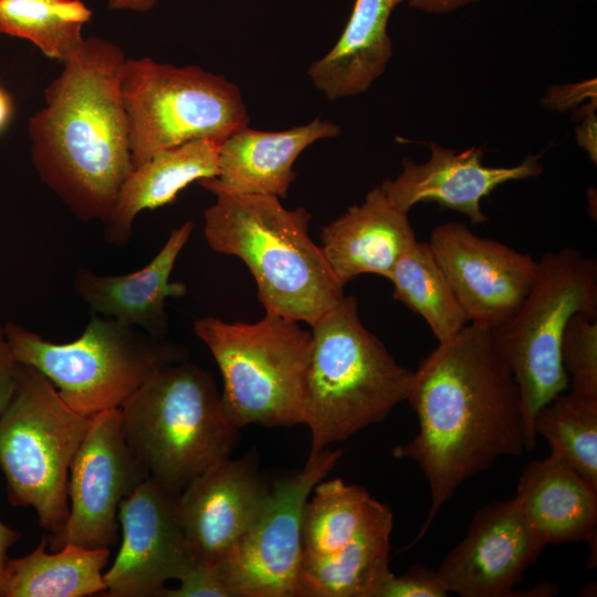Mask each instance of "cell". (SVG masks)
<instances>
[{
  "label": "cell",
  "instance_id": "cell-1",
  "mask_svg": "<svg viewBox=\"0 0 597 597\" xmlns=\"http://www.w3.org/2000/svg\"><path fill=\"white\" fill-rule=\"evenodd\" d=\"M407 400L419 431L392 454L419 465L431 501L419 533L405 549L425 537L464 481L501 457L527 451L520 390L488 327L469 323L439 343L413 370Z\"/></svg>",
  "mask_w": 597,
  "mask_h": 597
},
{
  "label": "cell",
  "instance_id": "cell-2",
  "mask_svg": "<svg viewBox=\"0 0 597 597\" xmlns=\"http://www.w3.org/2000/svg\"><path fill=\"white\" fill-rule=\"evenodd\" d=\"M119 46L84 39L45 88V106L28 124L41 179L81 220L107 219L134 168L121 76Z\"/></svg>",
  "mask_w": 597,
  "mask_h": 597
},
{
  "label": "cell",
  "instance_id": "cell-3",
  "mask_svg": "<svg viewBox=\"0 0 597 597\" xmlns=\"http://www.w3.org/2000/svg\"><path fill=\"white\" fill-rule=\"evenodd\" d=\"M203 233L216 252L241 259L266 314L311 327L345 295L308 233L310 212L287 209L270 195L216 193Z\"/></svg>",
  "mask_w": 597,
  "mask_h": 597
},
{
  "label": "cell",
  "instance_id": "cell-4",
  "mask_svg": "<svg viewBox=\"0 0 597 597\" xmlns=\"http://www.w3.org/2000/svg\"><path fill=\"white\" fill-rule=\"evenodd\" d=\"M311 333L303 425L311 431L310 454H316L383 421L407 400L413 370L364 326L353 295H344Z\"/></svg>",
  "mask_w": 597,
  "mask_h": 597
},
{
  "label": "cell",
  "instance_id": "cell-5",
  "mask_svg": "<svg viewBox=\"0 0 597 597\" xmlns=\"http://www.w3.org/2000/svg\"><path fill=\"white\" fill-rule=\"evenodd\" d=\"M121 412L126 441L148 476L178 492L230 457L239 440L212 376L186 359L155 371Z\"/></svg>",
  "mask_w": 597,
  "mask_h": 597
},
{
  "label": "cell",
  "instance_id": "cell-6",
  "mask_svg": "<svg viewBox=\"0 0 597 597\" xmlns=\"http://www.w3.org/2000/svg\"><path fill=\"white\" fill-rule=\"evenodd\" d=\"M193 332L220 369L222 408L237 428L304 423L311 332L298 322L266 313L255 323L202 317Z\"/></svg>",
  "mask_w": 597,
  "mask_h": 597
},
{
  "label": "cell",
  "instance_id": "cell-7",
  "mask_svg": "<svg viewBox=\"0 0 597 597\" xmlns=\"http://www.w3.org/2000/svg\"><path fill=\"white\" fill-rule=\"evenodd\" d=\"M88 421L42 373L20 364L15 390L0 413V469L10 503L35 511L49 547L67 521L70 467Z\"/></svg>",
  "mask_w": 597,
  "mask_h": 597
},
{
  "label": "cell",
  "instance_id": "cell-8",
  "mask_svg": "<svg viewBox=\"0 0 597 597\" xmlns=\"http://www.w3.org/2000/svg\"><path fill=\"white\" fill-rule=\"evenodd\" d=\"M578 313L597 317V264L579 250L565 247L542 255L519 310L491 329L494 346L520 390L527 451L536 443L533 421L537 410L568 387L561 343L568 321Z\"/></svg>",
  "mask_w": 597,
  "mask_h": 597
},
{
  "label": "cell",
  "instance_id": "cell-9",
  "mask_svg": "<svg viewBox=\"0 0 597 597\" xmlns=\"http://www.w3.org/2000/svg\"><path fill=\"white\" fill-rule=\"evenodd\" d=\"M3 328L14 359L42 373L88 418L121 408L159 368L186 359L182 348L100 315L67 343L46 341L13 322Z\"/></svg>",
  "mask_w": 597,
  "mask_h": 597
},
{
  "label": "cell",
  "instance_id": "cell-10",
  "mask_svg": "<svg viewBox=\"0 0 597 597\" xmlns=\"http://www.w3.org/2000/svg\"><path fill=\"white\" fill-rule=\"evenodd\" d=\"M121 91L134 167L193 139L223 142L249 125L240 88L197 65L126 57Z\"/></svg>",
  "mask_w": 597,
  "mask_h": 597
},
{
  "label": "cell",
  "instance_id": "cell-11",
  "mask_svg": "<svg viewBox=\"0 0 597 597\" xmlns=\"http://www.w3.org/2000/svg\"><path fill=\"white\" fill-rule=\"evenodd\" d=\"M342 453L310 454L301 470L270 486L256 520L220 565L232 597H300L303 510Z\"/></svg>",
  "mask_w": 597,
  "mask_h": 597
},
{
  "label": "cell",
  "instance_id": "cell-12",
  "mask_svg": "<svg viewBox=\"0 0 597 597\" xmlns=\"http://www.w3.org/2000/svg\"><path fill=\"white\" fill-rule=\"evenodd\" d=\"M147 478L126 441L121 408L91 417L70 467L67 521L50 548L56 551L66 543L86 548L115 545L118 506Z\"/></svg>",
  "mask_w": 597,
  "mask_h": 597
},
{
  "label": "cell",
  "instance_id": "cell-13",
  "mask_svg": "<svg viewBox=\"0 0 597 597\" xmlns=\"http://www.w3.org/2000/svg\"><path fill=\"white\" fill-rule=\"evenodd\" d=\"M178 491L148 476L119 506L122 544L104 573L108 597H159L193 566L179 517Z\"/></svg>",
  "mask_w": 597,
  "mask_h": 597
},
{
  "label": "cell",
  "instance_id": "cell-14",
  "mask_svg": "<svg viewBox=\"0 0 597 597\" xmlns=\"http://www.w3.org/2000/svg\"><path fill=\"white\" fill-rule=\"evenodd\" d=\"M469 323L494 329L521 306L537 261L459 222L433 228L428 242Z\"/></svg>",
  "mask_w": 597,
  "mask_h": 597
},
{
  "label": "cell",
  "instance_id": "cell-15",
  "mask_svg": "<svg viewBox=\"0 0 597 597\" xmlns=\"http://www.w3.org/2000/svg\"><path fill=\"white\" fill-rule=\"evenodd\" d=\"M270 493L254 454L224 458L179 493L178 517L195 565H221L252 526Z\"/></svg>",
  "mask_w": 597,
  "mask_h": 597
},
{
  "label": "cell",
  "instance_id": "cell-16",
  "mask_svg": "<svg viewBox=\"0 0 597 597\" xmlns=\"http://www.w3.org/2000/svg\"><path fill=\"white\" fill-rule=\"evenodd\" d=\"M546 545L515 498L496 501L474 513L465 536L436 573L448 593L461 597L514 596V586Z\"/></svg>",
  "mask_w": 597,
  "mask_h": 597
},
{
  "label": "cell",
  "instance_id": "cell-17",
  "mask_svg": "<svg viewBox=\"0 0 597 597\" xmlns=\"http://www.w3.org/2000/svg\"><path fill=\"white\" fill-rule=\"evenodd\" d=\"M430 157L417 164L402 159V170L396 178H386L379 187L398 210L408 211L420 202H436L444 209L465 214L471 223L485 222L481 200L499 186L536 177L543 165L538 155H528L511 167H493L482 163L481 147L457 153L437 143H429Z\"/></svg>",
  "mask_w": 597,
  "mask_h": 597
},
{
  "label": "cell",
  "instance_id": "cell-18",
  "mask_svg": "<svg viewBox=\"0 0 597 597\" xmlns=\"http://www.w3.org/2000/svg\"><path fill=\"white\" fill-rule=\"evenodd\" d=\"M192 229L190 220L174 229L155 258L135 272L98 275L86 269L77 270L75 293L94 315L113 318L163 339L168 326L167 298L181 297L187 292L185 283L170 282V275Z\"/></svg>",
  "mask_w": 597,
  "mask_h": 597
},
{
  "label": "cell",
  "instance_id": "cell-19",
  "mask_svg": "<svg viewBox=\"0 0 597 597\" xmlns=\"http://www.w3.org/2000/svg\"><path fill=\"white\" fill-rule=\"evenodd\" d=\"M320 118L280 132L243 127L223 140L217 177L198 184L212 193L270 195L285 198L296 177L293 164L310 145L341 134Z\"/></svg>",
  "mask_w": 597,
  "mask_h": 597
},
{
  "label": "cell",
  "instance_id": "cell-20",
  "mask_svg": "<svg viewBox=\"0 0 597 597\" xmlns=\"http://www.w3.org/2000/svg\"><path fill=\"white\" fill-rule=\"evenodd\" d=\"M416 235L408 213L395 208L379 186L360 205L323 227L320 245L337 277L345 286L360 274L388 279Z\"/></svg>",
  "mask_w": 597,
  "mask_h": 597
},
{
  "label": "cell",
  "instance_id": "cell-21",
  "mask_svg": "<svg viewBox=\"0 0 597 597\" xmlns=\"http://www.w3.org/2000/svg\"><path fill=\"white\" fill-rule=\"evenodd\" d=\"M515 500L546 544L586 541L589 567L596 566L597 490L552 453L523 467Z\"/></svg>",
  "mask_w": 597,
  "mask_h": 597
},
{
  "label": "cell",
  "instance_id": "cell-22",
  "mask_svg": "<svg viewBox=\"0 0 597 597\" xmlns=\"http://www.w3.org/2000/svg\"><path fill=\"white\" fill-rule=\"evenodd\" d=\"M223 142L193 139L164 149L135 166L122 184L105 220L104 239L125 245L132 235L136 216L172 202L188 185L214 178Z\"/></svg>",
  "mask_w": 597,
  "mask_h": 597
},
{
  "label": "cell",
  "instance_id": "cell-23",
  "mask_svg": "<svg viewBox=\"0 0 597 597\" xmlns=\"http://www.w3.org/2000/svg\"><path fill=\"white\" fill-rule=\"evenodd\" d=\"M406 0H356L336 44L313 62L308 76L328 100L363 94L380 77L391 56L388 22Z\"/></svg>",
  "mask_w": 597,
  "mask_h": 597
},
{
  "label": "cell",
  "instance_id": "cell-24",
  "mask_svg": "<svg viewBox=\"0 0 597 597\" xmlns=\"http://www.w3.org/2000/svg\"><path fill=\"white\" fill-rule=\"evenodd\" d=\"M392 513L385 505L376 517L341 549L302 559L300 597H378L390 576Z\"/></svg>",
  "mask_w": 597,
  "mask_h": 597
},
{
  "label": "cell",
  "instance_id": "cell-25",
  "mask_svg": "<svg viewBox=\"0 0 597 597\" xmlns=\"http://www.w3.org/2000/svg\"><path fill=\"white\" fill-rule=\"evenodd\" d=\"M46 537L30 554L9 558L2 597H85L105 595L103 569L109 548H86L66 543L46 552Z\"/></svg>",
  "mask_w": 597,
  "mask_h": 597
},
{
  "label": "cell",
  "instance_id": "cell-26",
  "mask_svg": "<svg viewBox=\"0 0 597 597\" xmlns=\"http://www.w3.org/2000/svg\"><path fill=\"white\" fill-rule=\"evenodd\" d=\"M302 516L303 558L332 554L355 538L386 504L360 485L341 479L321 481Z\"/></svg>",
  "mask_w": 597,
  "mask_h": 597
},
{
  "label": "cell",
  "instance_id": "cell-27",
  "mask_svg": "<svg viewBox=\"0 0 597 597\" xmlns=\"http://www.w3.org/2000/svg\"><path fill=\"white\" fill-rule=\"evenodd\" d=\"M388 280L394 285V297L419 314L439 343L469 324L428 242H412Z\"/></svg>",
  "mask_w": 597,
  "mask_h": 597
},
{
  "label": "cell",
  "instance_id": "cell-28",
  "mask_svg": "<svg viewBox=\"0 0 597 597\" xmlns=\"http://www.w3.org/2000/svg\"><path fill=\"white\" fill-rule=\"evenodd\" d=\"M92 11L81 0H0V32L32 42L64 62L83 42Z\"/></svg>",
  "mask_w": 597,
  "mask_h": 597
},
{
  "label": "cell",
  "instance_id": "cell-29",
  "mask_svg": "<svg viewBox=\"0 0 597 597\" xmlns=\"http://www.w3.org/2000/svg\"><path fill=\"white\" fill-rule=\"evenodd\" d=\"M533 428L552 453L597 490V402L562 392L537 410Z\"/></svg>",
  "mask_w": 597,
  "mask_h": 597
},
{
  "label": "cell",
  "instance_id": "cell-30",
  "mask_svg": "<svg viewBox=\"0 0 597 597\" xmlns=\"http://www.w3.org/2000/svg\"><path fill=\"white\" fill-rule=\"evenodd\" d=\"M561 359L570 378V391L597 402V317L578 313L568 321L562 343Z\"/></svg>",
  "mask_w": 597,
  "mask_h": 597
},
{
  "label": "cell",
  "instance_id": "cell-31",
  "mask_svg": "<svg viewBox=\"0 0 597 597\" xmlns=\"http://www.w3.org/2000/svg\"><path fill=\"white\" fill-rule=\"evenodd\" d=\"M448 594L436 570L416 564L404 575L391 573L378 597H446Z\"/></svg>",
  "mask_w": 597,
  "mask_h": 597
},
{
  "label": "cell",
  "instance_id": "cell-32",
  "mask_svg": "<svg viewBox=\"0 0 597 597\" xmlns=\"http://www.w3.org/2000/svg\"><path fill=\"white\" fill-rule=\"evenodd\" d=\"M177 588H164L159 597H232L220 565H195Z\"/></svg>",
  "mask_w": 597,
  "mask_h": 597
},
{
  "label": "cell",
  "instance_id": "cell-33",
  "mask_svg": "<svg viewBox=\"0 0 597 597\" xmlns=\"http://www.w3.org/2000/svg\"><path fill=\"white\" fill-rule=\"evenodd\" d=\"M596 100V81L567 86H553L546 93L544 103L547 107L559 112L578 105L583 100Z\"/></svg>",
  "mask_w": 597,
  "mask_h": 597
},
{
  "label": "cell",
  "instance_id": "cell-34",
  "mask_svg": "<svg viewBox=\"0 0 597 597\" xmlns=\"http://www.w3.org/2000/svg\"><path fill=\"white\" fill-rule=\"evenodd\" d=\"M20 364L14 359L3 326H0V413L9 405L18 383Z\"/></svg>",
  "mask_w": 597,
  "mask_h": 597
},
{
  "label": "cell",
  "instance_id": "cell-35",
  "mask_svg": "<svg viewBox=\"0 0 597 597\" xmlns=\"http://www.w3.org/2000/svg\"><path fill=\"white\" fill-rule=\"evenodd\" d=\"M597 117L596 101H590L580 111V122L575 129L578 145L587 153L589 159L597 163Z\"/></svg>",
  "mask_w": 597,
  "mask_h": 597
},
{
  "label": "cell",
  "instance_id": "cell-36",
  "mask_svg": "<svg viewBox=\"0 0 597 597\" xmlns=\"http://www.w3.org/2000/svg\"><path fill=\"white\" fill-rule=\"evenodd\" d=\"M408 4L417 10L432 14H443L455 11L464 6L480 0H407Z\"/></svg>",
  "mask_w": 597,
  "mask_h": 597
},
{
  "label": "cell",
  "instance_id": "cell-37",
  "mask_svg": "<svg viewBox=\"0 0 597 597\" xmlns=\"http://www.w3.org/2000/svg\"><path fill=\"white\" fill-rule=\"evenodd\" d=\"M20 537V532L9 527L0 521V597H2L4 570L9 559L8 551Z\"/></svg>",
  "mask_w": 597,
  "mask_h": 597
},
{
  "label": "cell",
  "instance_id": "cell-38",
  "mask_svg": "<svg viewBox=\"0 0 597 597\" xmlns=\"http://www.w3.org/2000/svg\"><path fill=\"white\" fill-rule=\"evenodd\" d=\"M109 8L116 10L148 11L156 0H107Z\"/></svg>",
  "mask_w": 597,
  "mask_h": 597
},
{
  "label": "cell",
  "instance_id": "cell-39",
  "mask_svg": "<svg viewBox=\"0 0 597 597\" xmlns=\"http://www.w3.org/2000/svg\"><path fill=\"white\" fill-rule=\"evenodd\" d=\"M12 114L10 95L0 86V132L6 127Z\"/></svg>",
  "mask_w": 597,
  "mask_h": 597
}]
</instances>
